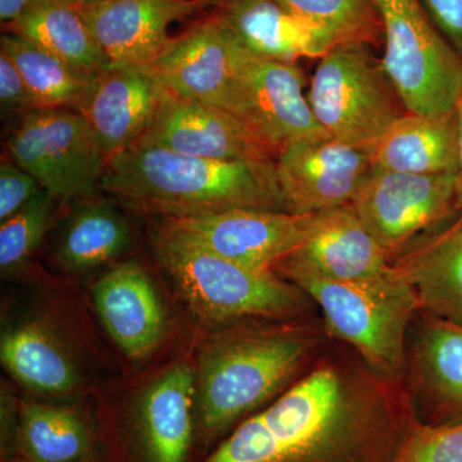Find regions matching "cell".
I'll return each instance as SVG.
<instances>
[{
	"label": "cell",
	"instance_id": "6da1fadb",
	"mask_svg": "<svg viewBox=\"0 0 462 462\" xmlns=\"http://www.w3.org/2000/svg\"><path fill=\"white\" fill-rule=\"evenodd\" d=\"M411 413L402 382L324 352L312 369L239 425L206 462H379Z\"/></svg>",
	"mask_w": 462,
	"mask_h": 462
},
{
	"label": "cell",
	"instance_id": "7a4b0ae2",
	"mask_svg": "<svg viewBox=\"0 0 462 462\" xmlns=\"http://www.w3.org/2000/svg\"><path fill=\"white\" fill-rule=\"evenodd\" d=\"M99 190L126 208L160 217L288 212L275 162L207 160L143 143L108 158Z\"/></svg>",
	"mask_w": 462,
	"mask_h": 462
},
{
	"label": "cell",
	"instance_id": "3957f363",
	"mask_svg": "<svg viewBox=\"0 0 462 462\" xmlns=\"http://www.w3.org/2000/svg\"><path fill=\"white\" fill-rule=\"evenodd\" d=\"M307 318L234 331L207 348L199 366V415L209 433L278 398L324 354V324Z\"/></svg>",
	"mask_w": 462,
	"mask_h": 462
},
{
	"label": "cell",
	"instance_id": "277c9868",
	"mask_svg": "<svg viewBox=\"0 0 462 462\" xmlns=\"http://www.w3.org/2000/svg\"><path fill=\"white\" fill-rule=\"evenodd\" d=\"M154 249L194 311L214 321L307 318L312 300L278 273L251 269L157 224Z\"/></svg>",
	"mask_w": 462,
	"mask_h": 462
},
{
	"label": "cell",
	"instance_id": "5b68a950",
	"mask_svg": "<svg viewBox=\"0 0 462 462\" xmlns=\"http://www.w3.org/2000/svg\"><path fill=\"white\" fill-rule=\"evenodd\" d=\"M291 284L319 307L329 338L348 346L382 378L402 382L407 339L419 305L393 270L369 282L300 278Z\"/></svg>",
	"mask_w": 462,
	"mask_h": 462
},
{
	"label": "cell",
	"instance_id": "8992f818",
	"mask_svg": "<svg viewBox=\"0 0 462 462\" xmlns=\"http://www.w3.org/2000/svg\"><path fill=\"white\" fill-rule=\"evenodd\" d=\"M372 50L337 45L319 60L307 91L321 129L367 153L409 112Z\"/></svg>",
	"mask_w": 462,
	"mask_h": 462
},
{
	"label": "cell",
	"instance_id": "52a82bcc",
	"mask_svg": "<svg viewBox=\"0 0 462 462\" xmlns=\"http://www.w3.org/2000/svg\"><path fill=\"white\" fill-rule=\"evenodd\" d=\"M384 32L383 69L411 114L448 116L462 93V56L420 0H373Z\"/></svg>",
	"mask_w": 462,
	"mask_h": 462
},
{
	"label": "cell",
	"instance_id": "ba28073f",
	"mask_svg": "<svg viewBox=\"0 0 462 462\" xmlns=\"http://www.w3.org/2000/svg\"><path fill=\"white\" fill-rule=\"evenodd\" d=\"M5 157L58 202L96 194L108 161L85 116L56 108L18 118L5 142Z\"/></svg>",
	"mask_w": 462,
	"mask_h": 462
},
{
	"label": "cell",
	"instance_id": "9c48e42d",
	"mask_svg": "<svg viewBox=\"0 0 462 462\" xmlns=\"http://www.w3.org/2000/svg\"><path fill=\"white\" fill-rule=\"evenodd\" d=\"M351 206L393 260L457 211L456 173L413 175L373 170Z\"/></svg>",
	"mask_w": 462,
	"mask_h": 462
},
{
	"label": "cell",
	"instance_id": "30bf717a",
	"mask_svg": "<svg viewBox=\"0 0 462 462\" xmlns=\"http://www.w3.org/2000/svg\"><path fill=\"white\" fill-rule=\"evenodd\" d=\"M234 69L239 117L278 152L289 143L329 136L312 112L298 63L258 57L238 42Z\"/></svg>",
	"mask_w": 462,
	"mask_h": 462
},
{
	"label": "cell",
	"instance_id": "8fae6325",
	"mask_svg": "<svg viewBox=\"0 0 462 462\" xmlns=\"http://www.w3.org/2000/svg\"><path fill=\"white\" fill-rule=\"evenodd\" d=\"M316 215L230 209L199 216L161 217L203 248L251 269L273 272L309 236Z\"/></svg>",
	"mask_w": 462,
	"mask_h": 462
},
{
	"label": "cell",
	"instance_id": "7c38bea8",
	"mask_svg": "<svg viewBox=\"0 0 462 462\" xmlns=\"http://www.w3.org/2000/svg\"><path fill=\"white\" fill-rule=\"evenodd\" d=\"M275 171L289 214H320L351 205L373 163L363 149L321 136L284 145Z\"/></svg>",
	"mask_w": 462,
	"mask_h": 462
},
{
	"label": "cell",
	"instance_id": "4fadbf2b",
	"mask_svg": "<svg viewBox=\"0 0 462 462\" xmlns=\"http://www.w3.org/2000/svg\"><path fill=\"white\" fill-rule=\"evenodd\" d=\"M402 385L422 424L462 421V327L419 310L407 339Z\"/></svg>",
	"mask_w": 462,
	"mask_h": 462
},
{
	"label": "cell",
	"instance_id": "5bb4252c",
	"mask_svg": "<svg viewBox=\"0 0 462 462\" xmlns=\"http://www.w3.org/2000/svg\"><path fill=\"white\" fill-rule=\"evenodd\" d=\"M236 44L233 33L214 11L206 20L173 36L167 50L148 69L173 96L199 100L238 116L234 69Z\"/></svg>",
	"mask_w": 462,
	"mask_h": 462
},
{
	"label": "cell",
	"instance_id": "9a60e30c",
	"mask_svg": "<svg viewBox=\"0 0 462 462\" xmlns=\"http://www.w3.org/2000/svg\"><path fill=\"white\" fill-rule=\"evenodd\" d=\"M138 143L217 161L275 162L279 153L238 116L171 93Z\"/></svg>",
	"mask_w": 462,
	"mask_h": 462
},
{
	"label": "cell",
	"instance_id": "2e32d148",
	"mask_svg": "<svg viewBox=\"0 0 462 462\" xmlns=\"http://www.w3.org/2000/svg\"><path fill=\"white\" fill-rule=\"evenodd\" d=\"M391 263L354 207L346 205L316 215L305 242L273 273L291 282L300 278L369 282L389 275Z\"/></svg>",
	"mask_w": 462,
	"mask_h": 462
},
{
	"label": "cell",
	"instance_id": "e0dca14e",
	"mask_svg": "<svg viewBox=\"0 0 462 462\" xmlns=\"http://www.w3.org/2000/svg\"><path fill=\"white\" fill-rule=\"evenodd\" d=\"M221 0H106L76 7L107 56L111 67L151 66L171 42L170 26Z\"/></svg>",
	"mask_w": 462,
	"mask_h": 462
},
{
	"label": "cell",
	"instance_id": "ac0fdd59",
	"mask_svg": "<svg viewBox=\"0 0 462 462\" xmlns=\"http://www.w3.org/2000/svg\"><path fill=\"white\" fill-rule=\"evenodd\" d=\"M169 94L148 67H109L81 114L109 158L141 141Z\"/></svg>",
	"mask_w": 462,
	"mask_h": 462
},
{
	"label": "cell",
	"instance_id": "d6986e66",
	"mask_svg": "<svg viewBox=\"0 0 462 462\" xmlns=\"http://www.w3.org/2000/svg\"><path fill=\"white\" fill-rule=\"evenodd\" d=\"M391 266L411 288L420 311L462 327V207Z\"/></svg>",
	"mask_w": 462,
	"mask_h": 462
},
{
	"label": "cell",
	"instance_id": "ffe728a7",
	"mask_svg": "<svg viewBox=\"0 0 462 462\" xmlns=\"http://www.w3.org/2000/svg\"><path fill=\"white\" fill-rule=\"evenodd\" d=\"M214 11L243 48L267 60H320L337 47L324 30L276 0H221Z\"/></svg>",
	"mask_w": 462,
	"mask_h": 462
},
{
	"label": "cell",
	"instance_id": "44dd1931",
	"mask_svg": "<svg viewBox=\"0 0 462 462\" xmlns=\"http://www.w3.org/2000/svg\"><path fill=\"white\" fill-rule=\"evenodd\" d=\"M100 321L127 357L151 354L162 338L165 316L153 284L139 264H116L94 284Z\"/></svg>",
	"mask_w": 462,
	"mask_h": 462
},
{
	"label": "cell",
	"instance_id": "7402d4cb",
	"mask_svg": "<svg viewBox=\"0 0 462 462\" xmlns=\"http://www.w3.org/2000/svg\"><path fill=\"white\" fill-rule=\"evenodd\" d=\"M373 170L443 175L457 171L456 114L407 112L385 132L369 153Z\"/></svg>",
	"mask_w": 462,
	"mask_h": 462
},
{
	"label": "cell",
	"instance_id": "603a6c76",
	"mask_svg": "<svg viewBox=\"0 0 462 462\" xmlns=\"http://www.w3.org/2000/svg\"><path fill=\"white\" fill-rule=\"evenodd\" d=\"M196 388V373L188 365L180 364L163 374L145 392L139 419L149 462L187 461Z\"/></svg>",
	"mask_w": 462,
	"mask_h": 462
},
{
	"label": "cell",
	"instance_id": "cb8c5ba5",
	"mask_svg": "<svg viewBox=\"0 0 462 462\" xmlns=\"http://www.w3.org/2000/svg\"><path fill=\"white\" fill-rule=\"evenodd\" d=\"M3 30L33 42L85 74L100 76L111 67L80 11L60 0L44 3Z\"/></svg>",
	"mask_w": 462,
	"mask_h": 462
},
{
	"label": "cell",
	"instance_id": "d4e9b609",
	"mask_svg": "<svg viewBox=\"0 0 462 462\" xmlns=\"http://www.w3.org/2000/svg\"><path fill=\"white\" fill-rule=\"evenodd\" d=\"M79 199L60 234L57 260L69 272H87L111 263L130 247L129 224L107 200Z\"/></svg>",
	"mask_w": 462,
	"mask_h": 462
},
{
	"label": "cell",
	"instance_id": "484cf974",
	"mask_svg": "<svg viewBox=\"0 0 462 462\" xmlns=\"http://www.w3.org/2000/svg\"><path fill=\"white\" fill-rule=\"evenodd\" d=\"M0 51L23 75L39 109L83 112L96 93L100 76L79 71L21 36L3 33Z\"/></svg>",
	"mask_w": 462,
	"mask_h": 462
},
{
	"label": "cell",
	"instance_id": "4316f807",
	"mask_svg": "<svg viewBox=\"0 0 462 462\" xmlns=\"http://www.w3.org/2000/svg\"><path fill=\"white\" fill-rule=\"evenodd\" d=\"M0 358L14 378L42 393L65 394L79 384L71 358L39 325L27 322L5 331Z\"/></svg>",
	"mask_w": 462,
	"mask_h": 462
},
{
	"label": "cell",
	"instance_id": "83f0119b",
	"mask_svg": "<svg viewBox=\"0 0 462 462\" xmlns=\"http://www.w3.org/2000/svg\"><path fill=\"white\" fill-rule=\"evenodd\" d=\"M20 437L33 462H80L90 454V434L84 422L50 404L23 403Z\"/></svg>",
	"mask_w": 462,
	"mask_h": 462
},
{
	"label": "cell",
	"instance_id": "f1b7e54d",
	"mask_svg": "<svg viewBox=\"0 0 462 462\" xmlns=\"http://www.w3.org/2000/svg\"><path fill=\"white\" fill-rule=\"evenodd\" d=\"M298 16L320 27L337 45L379 48L384 32L373 0H276Z\"/></svg>",
	"mask_w": 462,
	"mask_h": 462
},
{
	"label": "cell",
	"instance_id": "f546056e",
	"mask_svg": "<svg viewBox=\"0 0 462 462\" xmlns=\"http://www.w3.org/2000/svg\"><path fill=\"white\" fill-rule=\"evenodd\" d=\"M58 200L44 189L39 190L16 215L0 226V267L2 272L16 269L32 256L47 234Z\"/></svg>",
	"mask_w": 462,
	"mask_h": 462
},
{
	"label": "cell",
	"instance_id": "4dcf8cb0",
	"mask_svg": "<svg viewBox=\"0 0 462 462\" xmlns=\"http://www.w3.org/2000/svg\"><path fill=\"white\" fill-rule=\"evenodd\" d=\"M391 462H462V421L428 425L413 420Z\"/></svg>",
	"mask_w": 462,
	"mask_h": 462
},
{
	"label": "cell",
	"instance_id": "1f68e13d",
	"mask_svg": "<svg viewBox=\"0 0 462 462\" xmlns=\"http://www.w3.org/2000/svg\"><path fill=\"white\" fill-rule=\"evenodd\" d=\"M42 190L36 179L7 157L0 163V221L8 220Z\"/></svg>",
	"mask_w": 462,
	"mask_h": 462
},
{
	"label": "cell",
	"instance_id": "d6a6232c",
	"mask_svg": "<svg viewBox=\"0 0 462 462\" xmlns=\"http://www.w3.org/2000/svg\"><path fill=\"white\" fill-rule=\"evenodd\" d=\"M0 106L3 115L23 117L39 109L32 91L14 63L0 51Z\"/></svg>",
	"mask_w": 462,
	"mask_h": 462
},
{
	"label": "cell",
	"instance_id": "836d02e7",
	"mask_svg": "<svg viewBox=\"0 0 462 462\" xmlns=\"http://www.w3.org/2000/svg\"><path fill=\"white\" fill-rule=\"evenodd\" d=\"M440 33L462 56V0H420Z\"/></svg>",
	"mask_w": 462,
	"mask_h": 462
},
{
	"label": "cell",
	"instance_id": "e575fe53",
	"mask_svg": "<svg viewBox=\"0 0 462 462\" xmlns=\"http://www.w3.org/2000/svg\"><path fill=\"white\" fill-rule=\"evenodd\" d=\"M51 0H0V21L2 26L11 25L26 16L33 9L41 7Z\"/></svg>",
	"mask_w": 462,
	"mask_h": 462
},
{
	"label": "cell",
	"instance_id": "d590c367",
	"mask_svg": "<svg viewBox=\"0 0 462 462\" xmlns=\"http://www.w3.org/2000/svg\"><path fill=\"white\" fill-rule=\"evenodd\" d=\"M457 123V171H456V191H457L458 208L462 207V93L455 108Z\"/></svg>",
	"mask_w": 462,
	"mask_h": 462
},
{
	"label": "cell",
	"instance_id": "8d00e7d4",
	"mask_svg": "<svg viewBox=\"0 0 462 462\" xmlns=\"http://www.w3.org/2000/svg\"><path fill=\"white\" fill-rule=\"evenodd\" d=\"M67 5H74V7H87V5H99V3L106 2V0H60Z\"/></svg>",
	"mask_w": 462,
	"mask_h": 462
}]
</instances>
